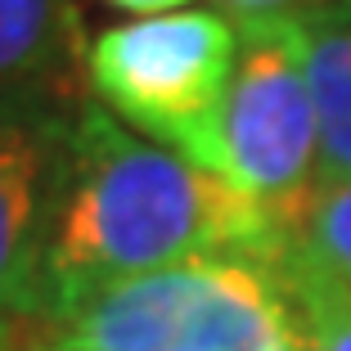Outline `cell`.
Returning <instances> with one entry per match:
<instances>
[{
    "label": "cell",
    "mask_w": 351,
    "mask_h": 351,
    "mask_svg": "<svg viewBox=\"0 0 351 351\" xmlns=\"http://www.w3.org/2000/svg\"><path fill=\"white\" fill-rule=\"evenodd\" d=\"M284 248L289 234L261 207L86 99L36 324H50L108 284L176 261L257 257L279 266Z\"/></svg>",
    "instance_id": "obj_1"
},
{
    "label": "cell",
    "mask_w": 351,
    "mask_h": 351,
    "mask_svg": "<svg viewBox=\"0 0 351 351\" xmlns=\"http://www.w3.org/2000/svg\"><path fill=\"white\" fill-rule=\"evenodd\" d=\"M298 329L275 261L194 257L90 293L50 324L45 351H266Z\"/></svg>",
    "instance_id": "obj_2"
},
{
    "label": "cell",
    "mask_w": 351,
    "mask_h": 351,
    "mask_svg": "<svg viewBox=\"0 0 351 351\" xmlns=\"http://www.w3.org/2000/svg\"><path fill=\"white\" fill-rule=\"evenodd\" d=\"M239 45V23L226 10L126 19L90 36L86 90L135 135L217 176L221 113Z\"/></svg>",
    "instance_id": "obj_3"
},
{
    "label": "cell",
    "mask_w": 351,
    "mask_h": 351,
    "mask_svg": "<svg viewBox=\"0 0 351 351\" xmlns=\"http://www.w3.org/2000/svg\"><path fill=\"white\" fill-rule=\"evenodd\" d=\"M221 113L217 180L261 207L284 234L320 189V126L293 19L243 23Z\"/></svg>",
    "instance_id": "obj_4"
},
{
    "label": "cell",
    "mask_w": 351,
    "mask_h": 351,
    "mask_svg": "<svg viewBox=\"0 0 351 351\" xmlns=\"http://www.w3.org/2000/svg\"><path fill=\"white\" fill-rule=\"evenodd\" d=\"M86 82L0 95V315L41 320L45 261L73 171Z\"/></svg>",
    "instance_id": "obj_5"
},
{
    "label": "cell",
    "mask_w": 351,
    "mask_h": 351,
    "mask_svg": "<svg viewBox=\"0 0 351 351\" xmlns=\"http://www.w3.org/2000/svg\"><path fill=\"white\" fill-rule=\"evenodd\" d=\"M77 0H0V95L86 82Z\"/></svg>",
    "instance_id": "obj_6"
},
{
    "label": "cell",
    "mask_w": 351,
    "mask_h": 351,
    "mask_svg": "<svg viewBox=\"0 0 351 351\" xmlns=\"http://www.w3.org/2000/svg\"><path fill=\"white\" fill-rule=\"evenodd\" d=\"M293 27L320 126V185L351 180V0L302 14Z\"/></svg>",
    "instance_id": "obj_7"
},
{
    "label": "cell",
    "mask_w": 351,
    "mask_h": 351,
    "mask_svg": "<svg viewBox=\"0 0 351 351\" xmlns=\"http://www.w3.org/2000/svg\"><path fill=\"white\" fill-rule=\"evenodd\" d=\"M279 266L306 270L351 298V180H329L311 194Z\"/></svg>",
    "instance_id": "obj_8"
},
{
    "label": "cell",
    "mask_w": 351,
    "mask_h": 351,
    "mask_svg": "<svg viewBox=\"0 0 351 351\" xmlns=\"http://www.w3.org/2000/svg\"><path fill=\"white\" fill-rule=\"evenodd\" d=\"M293 298V320L306 351H351V298L306 270L279 266Z\"/></svg>",
    "instance_id": "obj_9"
},
{
    "label": "cell",
    "mask_w": 351,
    "mask_h": 351,
    "mask_svg": "<svg viewBox=\"0 0 351 351\" xmlns=\"http://www.w3.org/2000/svg\"><path fill=\"white\" fill-rule=\"evenodd\" d=\"M324 5H338V0H221V10L243 27V23H275V19H302V14H315Z\"/></svg>",
    "instance_id": "obj_10"
},
{
    "label": "cell",
    "mask_w": 351,
    "mask_h": 351,
    "mask_svg": "<svg viewBox=\"0 0 351 351\" xmlns=\"http://www.w3.org/2000/svg\"><path fill=\"white\" fill-rule=\"evenodd\" d=\"M108 5L135 14V19H154V14H176L180 5H189V0H108Z\"/></svg>",
    "instance_id": "obj_11"
},
{
    "label": "cell",
    "mask_w": 351,
    "mask_h": 351,
    "mask_svg": "<svg viewBox=\"0 0 351 351\" xmlns=\"http://www.w3.org/2000/svg\"><path fill=\"white\" fill-rule=\"evenodd\" d=\"M27 329L32 324H19V320H5V315H0V351H23Z\"/></svg>",
    "instance_id": "obj_12"
},
{
    "label": "cell",
    "mask_w": 351,
    "mask_h": 351,
    "mask_svg": "<svg viewBox=\"0 0 351 351\" xmlns=\"http://www.w3.org/2000/svg\"><path fill=\"white\" fill-rule=\"evenodd\" d=\"M266 351H306V347H302V338H298V329H293V333H289V338H279V342H275V347H266Z\"/></svg>",
    "instance_id": "obj_13"
},
{
    "label": "cell",
    "mask_w": 351,
    "mask_h": 351,
    "mask_svg": "<svg viewBox=\"0 0 351 351\" xmlns=\"http://www.w3.org/2000/svg\"><path fill=\"white\" fill-rule=\"evenodd\" d=\"M23 351H45V347H36V338H32V329H27V347Z\"/></svg>",
    "instance_id": "obj_14"
},
{
    "label": "cell",
    "mask_w": 351,
    "mask_h": 351,
    "mask_svg": "<svg viewBox=\"0 0 351 351\" xmlns=\"http://www.w3.org/2000/svg\"><path fill=\"white\" fill-rule=\"evenodd\" d=\"M23 347H27V342H23Z\"/></svg>",
    "instance_id": "obj_15"
}]
</instances>
